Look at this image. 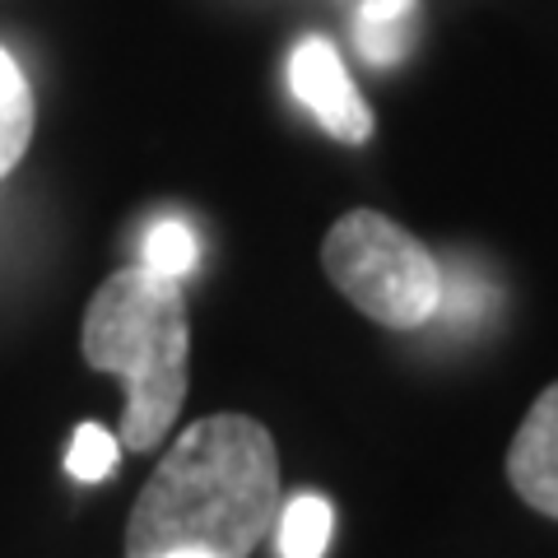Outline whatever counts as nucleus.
<instances>
[{"label": "nucleus", "mask_w": 558, "mask_h": 558, "mask_svg": "<svg viewBox=\"0 0 558 558\" xmlns=\"http://www.w3.org/2000/svg\"><path fill=\"white\" fill-rule=\"evenodd\" d=\"M359 51L373 65H396L410 51V24H368L359 20Z\"/></svg>", "instance_id": "9d476101"}, {"label": "nucleus", "mask_w": 558, "mask_h": 558, "mask_svg": "<svg viewBox=\"0 0 558 558\" xmlns=\"http://www.w3.org/2000/svg\"><path fill=\"white\" fill-rule=\"evenodd\" d=\"M117 461H121V442L112 438L108 428L98 424H80L75 438H70V451H65V470L84 484H98L117 475Z\"/></svg>", "instance_id": "1a4fd4ad"}, {"label": "nucleus", "mask_w": 558, "mask_h": 558, "mask_svg": "<svg viewBox=\"0 0 558 558\" xmlns=\"http://www.w3.org/2000/svg\"><path fill=\"white\" fill-rule=\"evenodd\" d=\"M196 256H201L196 233H191L182 219H159L149 229V238H145V270L163 275V279L191 275L196 270Z\"/></svg>", "instance_id": "6e6552de"}, {"label": "nucleus", "mask_w": 558, "mask_h": 558, "mask_svg": "<svg viewBox=\"0 0 558 558\" xmlns=\"http://www.w3.org/2000/svg\"><path fill=\"white\" fill-rule=\"evenodd\" d=\"M84 359L98 373L126 381L121 447L154 451L186 400L191 322L178 279H163L145 266H126L102 279L84 312Z\"/></svg>", "instance_id": "f03ea898"}, {"label": "nucleus", "mask_w": 558, "mask_h": 558, "mask_svg": "<svg viewBox=\"0 0 558 558\" xmlns=\"http://www.w3.org/2000/svg\"><path fill=\"white\" fill-rule=\"evenodd\" d=\"M414 5L418 0H363L359 20H368V24H410Z\"/></svg>", "instance_id": "9b49d317"}, {"label": "nucleus", "mask_w": 558, "mask_h": 558, "mask_svg": "<svg viewBox=\"0 0 558 558\" xmlns=\"http://www.w3.org/2000/svg\"><path fill=\"white\" fill-rule=\"evenodd\" d=\"M279 517V451L247 414L196 418L140 488L126 558H247Z\"/></svg>", "instance_id": "f257e3e1"}, {"label": "nucleus", "mask_w": 558, "mask_h": 558, "mask_svg": "<svg viewBox=\"0 0 558 558\" xmlns=\"http://www.w3.org/2000/svg\"><path fill=\"white\" fill-rule=\"evenodd\" d=\"M163 558H215V554H163Z\"/></svg>", "instance_id": "f8f14e48"}, {"label": "nucleus", "mask_w": 558, "mask_h": 558, "mask_svg": "<svg viewBox=\"0 0 558 558\" xmlns=\"http://www.w3.org/2000/svg\"><path fill=\"white\" fill-rule=\"evenodd\" d=\"M289 84H293V94L312 108V117L322 121L326 135L344 140V145H363V140H373L368 102H363V94L354 89V80H349L340 51L330 47L326 38L299 43V51H293V61H289Z\"/></svg>", "instance_id": "20e7f679"}, {"label": "nucleus", "mask_w": 558, "mask_h": 558, "mask_svg": "<svg viewBox=\"0 0 558 558\" xmlns=\"http://www.w3.org/2000/svg\"><path fill=\"white\" fill-rule=\"evenodd\" d=\"M33 140V94L20 61L0 47V178L24 159Z\"/></svg>", "instance_id": "423d86ee"}, {"label": "nucleus", "mask_w": 558, "mask_h": 558, "mask_svg": "<svg viewBox=\"0 0 558 558\" xmlns=\"http://www.w3.org/2000/svg\"><path fill=\"white\" fill-rule=\"evenodd\" d=\"M275 531H279V558H322L330 545V531H336V512H330L322 494H299L279 508Z\"/></svg>", "instance_id": "0eeeda50"}, {"label": "nucleus", "mask_w": 558, "mask_h": 558, "mask_svg": "<svg viewBox=\"0 0 558 558\" xmlns=\"http://www.w3.org/2000/svg\"><path fill=\"white\" fill-rule=\"evenodd\" d=\"M508 480L526 508L558 521V381L521 418L508 447Z\"/></svg>", "instance_id": "39448f33"}, {"label": "nucleus", "mask_w": 558, "mask_h": 558, "mask_svg": "<svg viewBox=\"0 0 558 558\" xmlns=\"http://www.w3.org/2000/svg\"><path fill=\"white\" fill-rule=\"evenodd\" d=\"M322 270L363 317L387 330H418L442 307V266L377 209H349L330 223Z\"/></svg>", "instance_id": "7ed1b4c3"}]
</instances>
